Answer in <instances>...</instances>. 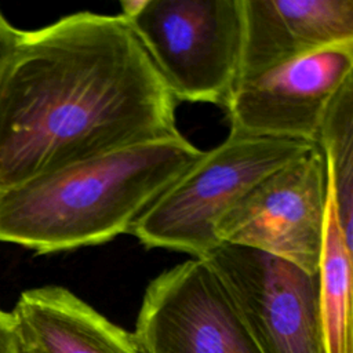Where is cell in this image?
Wrapping results in <instances>:
<instances>
[{"instance_id":"6","label":"cell","mask_w":353,"mask_h":353,"mask_svg":"<svg viewBox=\"0 0 353 353\" xmlns=\"http://www.w3.org/2000/svg\"><path fill=\"white\" fill-rule=\"evenodd\" d=\"M328 199L324 153L313 146L255 183L219 219V243L254 248L317 273Z\"/></svg>"},{"instance_id":"8","label":"cell","mask_w":353,"mask_h":353,"mask_svg":"<svg viewBox=\"0 0 353 353\" xmlns=\"http://www.w3.org/2000/svg\"><path fill=\"white\" fill-rule=\"evenodd\" d=\"M353 77V43L276 66L234 87L225 109L229 134L317 145L331 101Z\"/></svg>"},{"instance_id":"2","label":"cell","mask_w":353,"mask_h":353,"mask_svg":"<svg viewBox=\"0 0 353 353\" xmlns=\"http://www.w3.org/2000/svg\"><path fill=\"white\" fill-rule=\"evenodd\" d=\"M203 150L183 135L79 161L0 190V241L51 254L128 233Z\"/></svg>"},{"instance_id":"13","label":"cell","mask_w":353,"mask_h":353,"mask_svg":"<svg viewBox=\"0 0 353 353\" xmlns=\"http://www.w3.org/2000/svg\"><path fill=\"white\" fill-rule=\"evenodd\" d=\"M0 353H21L15 321L11 312L0 307Z\"/></svg>"},{"instance_id":"12","label":"cell","mask_w":353,"mask_h":353,"mask_svg":"<svg viewBox=\"0 0 353 353\" xmlns=\"http://www.w3.org/2000/svg\"><path fill=\"white\" fill-rule=\"evenodd\" d=\"M317 146L325 157L338 223L353 247V77L345 81L331 101Z\"/></svg>"},{"instance_id":"11","label":"cell","mask_w":353,"mask_h":353,"mask_svg":"<svg viewBox=\"0 0 353 353\" xmlns=\"http://www.w3.org/2000/svg\"><path fill=\"white\" fill-rule=\"evenodd\" d=\"M352 252L338 223L328 186L319 276V305L325 353H353Z\"/></svg>"},{"instance_id":"10","label":"cell","mask_w":353,"mask_h":353,"mask_svg":"<svg viewBox=\"0 0 353 353\" xmlns=\"http://www.w3.org/2000/svg\"><path fill=\"white\" fill-rule=\"evenodd\" d=\"M11 313L21 353H146L134 331L61 285L25 290Z\"/></svg>"},{"instance_id":"7","label":"cell","mask_w":353,"mask_h":353,"mask_svg":"<svg viewBox=\"0 0 353 353\" xmlns=\"http://www.w3.org/2000/svg\"><path fill=\"white\" fill-rule=\"evenodd\" d=\"M134 334L146 353H261L219 279L199 258L148 284Z\"/></svg>"},{"instance_id":"4","label":"cell","mask_w":353,"mask_h":353,"mask_svg":"<svg viewBox=\"0 0 353 353\" xmlns=\"http://www.w3.org/2000/svg\"><path fill=\"white\" fill-rule=\"evenodd\" d=\"M125 21L175 99L226 106L239 73L241 0H143Z\"/></svg>"},{"instance_id":"9","label":"cell","mask_w":353,"mask_h":353,"mask_svg":"<svg viewBox=\"0 0 353 353\" xmlns=\"http://www.w3.org/2000/svg\"><path fill=\"white\" fill-rule=\"evenodd\" d=\"M241 7L236 85L325 47L353 43V0H241Z\"/></svg>"},{"instance_id":"1","label":"cell","mask_w":353,"mask_h":353,"mask_svg":"<svg viewBox=\"0 0 353 353\" xmlns=\"http://www.w3.org/2000/svg\"><path fill=\"white\" fill-rule=\"evenodd\" d=\"M181 135L175 98L121 15L19 30L0 73V190Z\"/></svg>"},{"instance_id":"5","label":"cell","mask_w":353,"mask_h":353,"mask_svg":"<svg viewBox=\"0 0 353 353\" xmlns=\"http://www.w3.org/2000/svg\"><path fill=\"white\" fill-rule=\"evenodd\" d=\"M201 259L219 279L261 353H325L317 273L228 243Z\"/></svg>"},{"instance_id":"3","label":"cell","mask_w":353,"mask_h":353,"mask_svg":"<svg viewBox=\"0 0 353 353\" xmlns=\"http://www.w3.org/2000/svg\"><path fill=\"white\" fill-rule=\"evenodd\" d=\"M313 146L302 141L229 134L203 154L130 228L148 248L201 259L219 244L215 229L230 207L261 179Z\"/></svg>"},{"instance_id":"14","label":"cell","mask_w":353,"mask_h":353,"mask_svg":"<svg viewBox=\"0 0 353 353\" xmlns=\"http://www.w3.org/2000/svg\"><path fill=\"white\" fill-rule=\"evenodd\" d=\"M19 34V29L14 28L0 11V73L6 65Z\"/></svg>"}]
</instances>
